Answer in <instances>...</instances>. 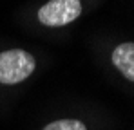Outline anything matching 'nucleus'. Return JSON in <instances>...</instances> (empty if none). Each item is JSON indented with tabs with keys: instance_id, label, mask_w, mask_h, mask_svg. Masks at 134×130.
Returning a JSON list of instances; mask_svg holds the SVG:
<instances>
[{
	"instance_id": "1",
	"label": "nucleus",
	"mask_w": 134,
	"mask_h": 130,
	"mask_svg": "<svg viewBox=\"0 0 134 130\" xmlns=\"http://www.w3.org/2000/svg\"><path fill=\"white\" fill-rule=\"evenodd\" d=\"M35 58L22 49L0 52V83L15 85L29 78L35 70Z\"/></svg>"
},
{
	"instance_id": "2",
	"label": "nucleus",
	"mask_w": 134,
	"mask_h": 130,
	"mask_svg": "<svg viewBox=\"0 0 134 130\" xmlns=\"http://www.w3.org/2000/svg\"><path fill=\"white\" fill-rule=\"evenodd\" d=\"M82 13L80 0H49L38 11V20L47 27H60L76 20Z\"/></svg>"
},
{
	"instance_id": "3",
	"label": "nucleus",
	"mask_w": 134,
	"mask_h": 130,
	"mask_svg": "<svg viewBox=\"0 0 134 130\" xmlns=\"http://www.w3.org/2000/svg\"><path fill=\"white\" fill-rule=\"evenodd\" d=\"M112 65L127 78L134 81V43H120L112 51Z\"/></svg>"
},
{
	"instance_id": "4",
	"label": "nucleus",
	"mask_w": 134,
	"mask_h": 130,
	"mask_svg": "<svg viewBox=\"0 0 134 130\" xmlns=\"http://www.w3.org/2000/svg\"><path fill=\"white\" fill-rule=\"evenodd\" d=\"M44 130H87V128L78 119H60V121L49 123Z\"/></svg>"
}]
</instances>
